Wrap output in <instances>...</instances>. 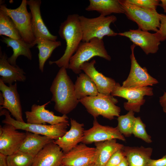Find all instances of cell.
<instances>
[{
    "mask_svg": "<svg viewBox=\"0 0 166 166\" xmlns=\"http://www.w3.org/2000/svg\"><path fill=\"white\" fill-rule=\"evenodd\" d=\"M66 68H60L50 88L52 96L51 100L55 103L57 112L67 115L74 109L79 100L76 96L74 84L68 75Z\"/></svg>",
    "mask_w": 166,
    "mask_h": 166,
    "instance_id": "cell-1",
    "label": "cell"
},
{
    "mask_svg": "<svg viewBox=\"0 0 166 166\" xmlns=\"http://www.w3.org/2000/svg\"><path fill=\"white\" fill-rule=\"evenodd\" d=\"M79 16L77 14L69 15L61 24L58 33L65 41L66 49L61 58L57 61H49V65L55 64L60 68L68 69L70 59L76 51L83 38Z\"/></svg>",
    "mask_w": 166,
    "mask_h": 166,
    "instance_id": "cell-2",
    "label": "cell"
},
{
    "mask_svg": "<svg viewBox=\"0 0 166 166\" xmlns=\"http://www.w3.org/2000/svg\"><path fill=\"white\" fill-rule=\"evenodd\" d=\"M98 56L110 61V56L105 49L103 39L97 38L92 39L88 42H82L69 61L68 69L76 74H80L81 65L91 59Z\"/></svg>",
    "mask_w": 166,
    "mask_h": 166,
    "instance_id": "cell-3",
    "label": "cell"
},
{
    "mask_svg": "<svg viewBox=\"0 0 166 166\" xmlns=\"http://www.w3.org/2000/svg\"><path fill=\"white\" fill-rule=\"evenodd\" d=\"M79 101L94 119L101 116L111 120L120 116V108L116 105L118 101L111 95L98 93L97 96L86 97Z\"/></svg>",
    "mask_w": 166,
    "mask_h": 166,
    "instance_id": "cell-4",
    "label": "cell"
},
{
    "mask_svg": "<svg viewBox=\"0 0 166 166\" xmlns=\"http://www.w3.org/2000/svg\"><path fill=\"white\" fill-rule=\"evenodd\" d=\"M0 116L4 115L5 118L2 121L4 124L12 125L16 130L21 129L33 133L46 136L54 140L62 137L66 132L69 122H62L54 125L29 124L17 121L11 117L6 109H0Z\"/></svg>",
    "mask_w": 166,
    "mask_h": 166,
    "instance_id": "cell-5",
    "label": "cell"
},
{
    "mask_svg": "<svg viewBox=\"0 0 166 166\" xmlns=\"http://www.w3.org/2000/svg\"><path fill=\"white\" fill-rule=\"evenodd\" d=\"M128 19L135 22L138 29L144 31L156 32L160 27V14L156 10L147 9L129 2L119 0Z\"/></svg>",
    "mask_w": 166,
    "mask_h": 166,
    "instance_id": "cell-6",
    "label": "cell"
},
{
    "mask_svg": "<svg viewBox=\"0 0 166 166\" xmlns=\"http://www.w3.org/2000/svg\"><path fill=\"white\" fill-rule=\"evenodd\" d=\"M79 19L83 33L82 42H88L92 39L97 38L103 39L105 36H115L118 33L110 28L111 23L117 20L114 15L89 18L79 16Z\"/></svg>",
    "mask_w": 166,
    "mask_h": 166,
    "instance_id": "cell-7",
    "label": "cell"
},
{
    "mask_svg": "<svg viewBox=\"0 0 166 166\" xmlns=\"http://www.w3.org/2000/svg\"><path fill=\"white\" fill-rule=\"evenodd\" d=\"M27 5V0H22L19 6L15 9H9L6 5H1L0 10L10 18L22 40L34 46L35 39L32 29V15L28 11Z\"/></svg>",
    "mask_w": 166,
    "mask_h": 166,
    "instance_id": "cell-8",
    "label": "cell"
},
{
    "mask_svg": "<svg viewBox=\"0 0 166 166\" xmlns=\"http://www.w3.org/2000/svg\"><path fill=\"white\" fill-rule=\"evenodd\" d=\"M153 94V89L150 87L144 86L132 88H124L118 83L111 93L113 96L124 98L128 100L124 103V107L126 110L139 113L140 106L145 102V96H152Z\"/></svg>",
    "mask_w": 166,
    "mask_h": 166,
    "instance_id": "cell-9",
    "label": "cell"
},
{
    "mask_svg": "<svg viewBox=\"0 0 166 166\" xmlns=\"http://www.w3.org/2000/svg\"><path fill=\"white\" fill-rule=\"evenodd\" d=\"M136 46L133 44L131 46L130 70L127 79L122 83V87L126 88L140 87L152 86L157 84L158 81L157 80L148 73L145 67H141L137 62L134 54Z\"/></svg>",
    "mask_w": 166,
    "mask_h": 166,
    "instance_id": "cell-10",
    "label": "cell"
},
{
    "mask_svg": "<svg viewBox=\"0 0 166 166\" xmlns=\"http://www.w3.org/2000/svg\"><path fill=\"white\" fill-rule=\"evenodd\" d=\"M119 139L125 141V137L120 132L117 127H113L100 124L97 118L94 119L93 126L85 130L82 143L85 144L112 139Z\"/></svg>",
    "mask_w": 166,
    "mask_h": 166,
    "instance_id": "cell-11",
    "label": "cell"
},
{
    "mask_svg": "<svg viewBox=\"0 0 166 166\" xmlns=\"http://www.w3.org/2000/svg\"><path fill=\"white\" fill-rule=\"evenodd\" d=\"M26 136V132L17 131L12 125H0V153L7 156L18 151Z\"/></svg>",
    "mask_w": 166,
    "mask_h": 166,
    "instance_id": "cell-12",
    "label": "cell"
},
{
    "mask_svg": "<svg viewBox=\"0 0 166 166\" xmlns=\"http://www.w3.org/2000/svg\"><path fill=\"white\" fill-rule=\"evenodd\" d=\"M118 35L128 38L133 44L140 47L147 55L156 53L160 44L155 33L152 34L139 29L119 33Z\"/></svg>",
    "mask_w": 166,
    "mask_h": 166,
    "instance_id": "cell-13",
    "label": "cell"
},
{
    "mask_svg": "<svg viewBox=\"0 0 166 166\" xmlns=\"http://www.w3.org/2000/svg\"><path fill=\"white\" fill-rule=\"evenodd\" d=\"M95 148L87 146L82 143L64 154L62 164L67 166H88L95 163Z\"/></svg>",
    "mask_w": 166,
    "mask_h": 166,
    "instance_id": "cell-14",
    "label": "cell"
},
{
    "mask_svg": "<svg viewBox=\"0 0 166 166\" xmlns=\"http://www.w3.org/2000/svg\"><path fill=\"white\" fill-rule=\"evenodd\" d=\"M0 90L3 97L0 109H5L11 113L16 120L25 122L22 117L20 96L17 89V84L6 85L0 79Z\"/></svg>",
    "mask_w": 166,
    "mask_h": 166,
    "instance_id": "cell-15",
    "label": "cell"
},
{
    "mask_svg": "<svg viewBox=\"0 0 166 166\" xmlns=\"http://www.w3.org/2000/svg\"><path fill=\"white\" fill-rule=\"evenodd\" d=\"M50 101L42 105L33 104L30 111L25 112L26 123L29 124H45L47 123L54 125L62 122H69L68 117L66 115L57 116L54 113L45 109Z\"/></svg>",
    "mask_w": 166,
    "mask_h": 166,
    "instance_id": "cell-16",
    "label": "cell"
},
{
    "mask_svg": "<svg viewBox=\"0 0 166 166\" xmlns=\"http://www.w3.org/2000/svg\"><path fill=\"white\" fill-rule=\"evenodd\" d=\"M96 63L93 59L90 62H85L80 67L81 70L88 75L96 86L99 93L110 95L115 88L117 83L112 78L105 76L96 69Z\"/></svg>",
    "mask_w": 166,
    "mask_h": 166,
    "instance_id": "cell-17",
    "label": "cell"
},
{
    "mask_svg": "<svg viewBox=\"0 0 166 166\" xmlns=\"http://www.w3.org/2000/svg\"><path fill=\"white\" fill-rule=\"evenodd\" d=\"M41 0H27L32 15L31 27L35 39L42 38L56 41L57 37L49 32L44 22L40 10Z\"/></svg>",
    "mask_w": 166,
    "mask_h": 166,
    "instance_id": "cell-18",
    "label": "cell"
},
{
    "mask_svg": "<svg viewBox=\"0 0 166 166\" xmlns=\"http://www.w3.org/2000/svg\"><path fill=\"white\" fill-rule=\"evenodd\" d=\"M64 154L53 141L45 145L34 157L31 166H59Z\"/></svg>",
    "mask_w": 166,
    "mask_h": 166,
    "instance_id": "cell-19",
    "label": "cell"
},
{
    "mask_svg": "<svg viewBox=\"0 0 166 166\" xmlns=\"http://www.w3.org/2000/svg\"><path fill=\"white\" fill-rule=\"evenodd\" d=\"M70 129L62 137L54 141L61 148L64 154L66 153L76 146L83 140L85 130L83 123L70 119Z\"/></svg>",
    "mask_w": 166,
    "mask_h": 166,
    "instance_id": "cell-20",
    "label": "cell"
},
{
    "mask_svg": "<svg viewBox=\"0 0 166 166\" xmlns=\"http://www.w3.org/2000/svg\"><path fill=\"white\" fill-rule=\"evenodd\" d=\"M7 56L0 51V79L5 84L9 85L17 81L24 82L26 79V73L18 65L14 66L8 61Z\"/></svg>",
    "mask_w": 166,
    "mask_h": 166,
    "instance_id": "cell-21",
    "label": "cell"
},
{
    "mask_svg": "<svg viewBox=\"0 0 166 166\" xmlns=\"http://www.w3.org/2000/svg\"><path fill=\"white\" fill-rule=\"evenodd\" d=\"M25 138L18 150L34 157L47 144L54 140L45 136L26 132Z\"/></svg>",
    "mask_w": 166,
    "mask_h": 166,
    "instance_id": "cell-22",
    "label": "cell"
},
{
    "mask_svg": "<svg viewBox=\"0 0 166 166\" xmlns=\"http://www.w3.org/2000/svg\"><path fill=\"white\" fill-rule=\"evenodd\" d=\"M129 166H147L152 152L151 147L124 146L122 148Z\"/></svg>",
    "mask_w": 166,
    "mask_h": 166,
    "instance_id": "cell-23",
    "label": "cell"
},
{
    "mask_svg": "<svg viewBox=\"0 0 166 166\" xmlns=\"http://www.w3.org/2000/svg\"><path fill=\"white\" fill-rule=\"evenodd\" d=\"M113 139L94 143L96 156L95 164L97 166H105L111 156L116 152L121 149L124 145Z\"/></svg>",
    "mask_w": 166,
    "mask_h": 166,
    "instance_id": "cell-24",
    "label": "cell"
},
{
    "mask_svg": "<svg viewBox=\"0 0 166 166\" xmlns=\"http://www.w3.org/2000/svg\"><path fill=\"white\" fill-rule=\"evenodd\" d=\"M1 37V41L6 44L7 47H11L13 49V54L7 59L8 61L11 65L17 66V59L21 55L24 56L30 60H32V54L30 49L33 47V45L26 42L22 39L16 40L2 36Z\"/></svg>",
    "mask_w": 166,
    "mask_h": 166,
    "instance_id": "cell-25",
    "label": "cell"
},
{
    "mask_svg": "<svg viewBox=\"0 0 166 166\" xmlns=\"http://www.w3.org/2000/svg\"><path fill=\"white\" fill-rule=\"evenodd\" d=\"M89 5L85 8L87 11H96L103 16L112 14H124L119 0H89Z\"/></svg>",
    "mask_w": 166,
    "mask_h": 166,
    "instance_id": "cell-26",
    "label": "cell"
},
{
    "mask_svg": "<svg viewBox=\"0 0 166 166\" xmlns=\"http://www.w3.org/2000/svg\"><path fill=\"white\" fill-rule=\"evenodd\" d=\"M76 96L79 100L87 96H97L99 92L97 87L89 77L81 73L74 84Z\"/></svg>",
    "mask_w": 166,
    "mask_h": 166,
    "instance_id": "cell-27",
    "label": "cell"
},
{
    "mask_svg": "<svg viewBox=\"0 0 166 166\" xmlns=\"http://www.w3.org/2000/svg\"><path fill=\"white\" fill-rule=\"evenodd\" d=\"M34 45H37L36 47L39 50V68L40 70L43 72L45 62L51 56L53 50L61 46V42L59 41L39 38L35 40Z\"/></svg>",
    "mask_w": 166,
    "mask_h": 166,
    "instance_id": "cell-28",
    "label": "cell"
},
{
    "mask_svg": "<svg viewBox=\"0 0 166 166\" xmlns=\"http://www.w3.org/2000/svg\"><path fill=\"white\" fill-rule=\"evenodd\" d=\"M0 35L5 36L16 40L22 39L11 19L7 14L0 10Z\"/></svg>",
    "mask_w": 166,
    "mask_h": 166,
    "instance_id": "cell-29",
    "label": "cell"
},
{
    "mask_svg": "<svg viewBox=\"0 0 166 166\" xmlns=\"http://www.w3.org/2000/svg\"><path fill=\"white\" fill-rule=\"evenodd\" d=\"M134 114V112L129 111L126 114L118 117L117 127L120 132L124 137H129L132 134L136 119Z\"/></svg>",
    "mask_w": 166,
    "mask_h": 166,
    "instance_id": "cell-30",
    "label": "cell"
},
{
    "mask_svg": "<svg viewBox=\"0 0 166 166\" xmlns=\"http://www.w3.org/2000/svg\"><path fill=\"white\" fill-rule=\"evenodd\" d=\"M34 157L19 150L7 157L8 166H31Z\"/></svg>",
    "mask_w": 166,
    "mask_h": 166,
    "instance_id": "cell-31",
    "label": "cell"
},
{
    "mask_svg": "<svg viewBox=\"0 0 166 166\" xmlns=\"http://www.w3.org/2000/svg\"><path fill=\"white\" fill-rule=\"evenodd\" d=\"M145 128L146 125L140 117H136L132 134L136 137L142 139L146 143H151L152 141L151 136L147 132Z\"/></svg>",
    "mask_w": 166,
    "mask_h": 166,
    "instance_id": "cell-32",
    "label": "cell"
},
{
    "mask_svg": "<svg viewBox=\"0 0 166 166\" xmlns=\"http://www.w3.org/2000/svg\"><path fill=\"white\" fill-rule=\"evenodd\" d=\"M129 2L140 7L150 10H156L159 6V0H127Z\"/></svg>",
    "mask_w": 166,
    "mask_h": 166,
    "instance_id": "cell-33",
    "label": "cell"
},
{
    "mask_svg": "<svg viewBox=\"0 0 166 166\" xmlns=\"http://www.w3.org/2000/svg\"><path fill=\"white\" fill-rule=\"evenodd\" d=\"M160 26L158 31L155 33L160 42L166 40V15L160 14Z\"/></svg>",
    "mask_w": 166,
    "mask_h": 166,
    "instance_id": "cell-34",
    "label": "cell"
},
{
    "mask_svg": "<svg viewBox=\"0 0 166 166\" xmlns=\"http://www.w3.org/2000/svg\"><path fill=\"white\" fill-rule=\"evenodd\" d=\"M125 157L124 152L121 149L115 152L110 158L105 166H117Z\"/></svg>",
    "mask_w": 166,
    "mask_h": 166,
    "instance_id": "cell-35",
    "label": "cell"
},
{
    "mask_svg": "<svg viewBox=\"0 0 166 166\" xmlns=\"http://www.w3.org/2000/svg\"><path fill=\"white\" fill-rule=\"evenodd\" d=\"M147 166H166V155L158 159L150 158L148 161Z\"/></svg>",
    "mask_w": 166,
    "mask_h": 166,
    "instance_id": "cell-36",
    "label": "cell"
},
{
    "mask_svg": "<svg viewBox=\"0 0 166 166\" xmlns=\"http://www.w3.org/2000/svg\"><path fill=\"white\" fill-rule=\"evenodd\" d=\"M159 102L164 112L166 113V92L160 97Z\"/></svg>",
    "mask_w": 166,
    "mask_h": 166,
    "instance_id": "cell-37",
    "label": "cell"
},
{
    "mask_svg": "<svg viewBox=\"0 0 166 166\" xmlns=\"http://www.w3.org/2000/svg\"><path fill=\"white\" fill-rule=\"evenodd\" d=\"M7 157V156L0 153V166H8Z\"/></svg>",
    "mask_w": 166,
    "mask_h": 166,
    "instance_id": "cell-38",
    "label": "cell"
},
{
    "mask_svg": "<svg viewBox=\"0 0 166 166\" xmlns=\"http://www.w3.org/2000/svg\"><path fill=\"white\" fill-rule=\"evenodd\" d=\"M160 1V3L159 6L163 8L164 12L166 13V0Z\"/></svg>",
    "mask_w": 166,
    "mask_h": 166,
    "instance_id": "cell-39",
    "label": "cell"
},
{
    "mask_svg": "<svg viewBox=\"0 0 166 166\" xmlns=\"http://www.w3.org/2000/svg\"><path fill=\"white\" fill-rule=\"evenodd\" d=\"M117 166H129L128 161L125 157Z\"/></svg>",
    "mask_w": 166,
    "mask_h": 166,
    "instance_id": "cell-40",
    "label": "cell"
},
{
    "mask_svg": "<svg viewBox=\"0 0 166 166\" xmlns=\"http://www.w3.org/2000/svg\"><path fill=\"white\" fill-rule=\"evenodd\" d=\"M88 166H97L96 165V164L95 163H94L91 165H89Z\"/></svg>",
    "mask_w": 166,
    "mask_h": 166,
    "instance_id": "cell-41",
    "label": "cell"
},
{
    "mask_svg": "<svg viewBox=\"0 0 166 166\" xmlns=\"http://www.w3.org/2000/svg\"><path fill=\"white\" fill-rule=\"evenodd\" d=\"M59 166H66V165H63L62 164H61Z\"/></svg>",
    "mask_w": 166,
    "mask_h": 166,
    "instance_id": "cell-42",
    "label": "cell"
}]
</instances>
